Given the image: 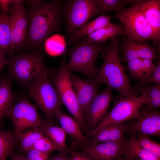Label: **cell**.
<instances>
[{"label":"cell","instance_id":"1","mask_svg":"<svg viewBox=\"0 0 160 160\" xmlns=\"http://www.w3.org/2000/svg\"><path fill=\"white\" fill-rule=\"evenodd\" d=\"M58 0H28V28L25 44L29 49L39 48L52 34L60 31L63 22Z\"/></svg>","mask_w":160,"mask_h":160},{"label":"cell","instance_id":"2","mask_svg":"<svg viewBox=\"0 0 160 160\" xmlns=\"http://www.w3.org/2000/svg\"><path fill=\"white\" fill-rule=\"evenodd\" d=\"M118 37L111 40L104 46L105 60L92 78L99 84H105L118 91L121 97H137L136 91L132 87L120 58Z\"/></svg>","mask_w":160,"mask_h":160},{"label":"cell","instance_id":"3","mask_svg":"<svg viewBox=\"0 0 160 160\" xmlns=\"http://www.w3.org/2000/svg\"><path fill=\"white\" fill-rule=\"evenodd\" d=\"M140 3H134L129 8H124L117 13L116 17L121 22L127 40L133 42L151 40L155 45L159 46L160 38L144 16Z\"/></svg>","mask_w":160,"mask_h":160},{"label":"cell","instance_id":"4","mask_svg":"<svg viewBox=\"0 0 160 160\" xmlns=\"http://www.w3.org/2000/svg\"><path fill=\"white\" fill-rule=\"evenodd\" d=\"M44 55L33 51L22 52L6 58L8 73L22 85H28L41 72L49 71L44 60Z\"/></svg>","mask_w":160,"mask_h":160},{"label":"cell","instance_id":"5","mask_svg":"<svg viewBox=\"0 0 160 160\" xmlns=\"http://www.w3.org/2000/svg\"><path fill=\"white\" fill-rule=\"evenodd\" d=\"M49 71L41 73L28 86L29 95L44 115L46 121L52 122L54 112L60 108L62 102L50 79Z\"/></svg>","mask_w":160,"mask_h":160},{"label":"cell","instance_id":"6","mask_svg":"<svg viewBox=\"0 0 160 160\" xmlns=\"http://www.w3.org/2000/svg\"><path fill=\"white\" fill-rule=\"evenodd\" d=\"M65 55L62 60L60 67L56 74L53 76L55 88L61 102L73 117L84 133L89 132L76 93L73 88L71 73L68 70Z\"/></svg>","mask_w":160,"mask_h":160},{"label":"cell","instance_id":"7","mask_svg":"<svg viewBox=\"0 0 160 160\" xmlns=\"http://www.w3.org/2000/svg\"><path fill=\"white\" fill-rule=\"evenodd\" d=\"M105 50L102 44H90L82 40L67 52L70 57L66 65L68 70L70 73L77 71L88 77H94L98 69L95 65L96 60Z\"/></svg>","mask_w":160,"mask_h":160},{"label":"cell","instance_id":"8","mask_svg":"<svg viewBox=\"0 0 160 160\" xmlns=\"http://www.w3.org/2000/svg\"><path fill=\"white\" fill-rule=\"evenodd\" d=\"M62 15L68 33L86 24L92 17L102 13L96 0H68L62 2Z\"/></svg>","mask_w":160,"mask_h":160},{"label":"cell","instance_id":"9","mask_svg":"<svg viewBox=\"0 0 160 160\" xmlns=\"http://www.w3.org/2000/svg\"><path fill=\"white\" fill-rule=\"evenodd\" d=\"M146 102V97L144 95L139 97H121L101 123L84 135L80 141L82 142L108 124L136 119L139 115L140 108Z\"/></svg>","mask_w":160,"mask_h":160},{"label":"cell","instance_id":"10","mask_svg":"<svg viewBox=\"0 0 160 160\" xmlns=\"http://www.w3.org/2000/svg\"><path fill=\"white\" fill-rule=\"evenodd\" d=\"M4 116L11 119L16 135L29 128L40 127L42 121L35 106L23 95L10 107Z\"/></svg>","mask_w":160,"mask_h":160},{"label":"cell","instance_id":"11","mask_svg":"<svg viewBox=\"0 0 160 160\" xmlns=\"http://www.w3.org/2000/svg\"><path fill=\"white\" fill-rule=\"evenodd\" d=\"M23 2L21 0H10L13 9L8 18L12 51L20 48L24 44L27 36L28 20Z\"/></svg>","mask_w":160,"mask_h":160},{"label":"cell","instance_id":"12","mask_svg":"<svg viewBox=\"0 0 160 160\" xmlns=\"http://www.w3.org/2000/svg\"><path fill=\"white\" fill-rule=\"evenodd\" d=\"M136 120L127 124L126 132L140 133L148 136H160V112L156 109L143 106L139 109Z\"/></svg>","mask_w":160,"mask_h":160},{"label":"cell","instance_id":"13","mask_svg":"<svg viewBox=\"0 0 160 160\" xmlns=\"http://www.w3.org/2000/svg\"><path fill=\"white\" fill-rule=\"evenodd\" d=\"M111 89L107 86L98 93L86 110L84 116L89 132L97 127L108 113L112 98Z\"/></svg>","mask_w":160,"mask_h":160},{"label":"cell","instance_id":"14","mask_svg":"<svg viewBox=\"0 0 160 160\" xmlns=\"http://www.w3.org/2000/svg\"><path fill=\"white\" fill-rule=\"evenodd\" d=\"M127 139L120 140L92 143L84 145L79 144L85 153L96 160H115L123 155L124 146Z\"/></svg>","mask_w":160,"mask_h":160},{"label":"cell","instance_id":"15","mask_svg":"<svg viewBox=\"0 0 160 160\" xmlns=\"http://www.w3.org/2000/svg\"><path fill=\"white\" fill-rule=\"evenodd\" d=\"M71 77L73 88L84 116L87 108L98 93L99 84L93 79H84L71 73Z\"/></svg>","mask_w":160,"mask_h":160},{"label":"cell","instance_id":"16","mask_svg":"<svg viewBox=\"0 0 160 160\" xmlns=\"http://www.w3.org/2000/svg\"><path fill=\"white\" fill-rule=\"evenodd\" d=\"M113 18L110 14L101 15L81 28L68 33L67 42L78 43L81 37L90 35L110 23Z\"/></svg>","mask_w":160,"mask_h":160},{"label":"cell","instance_id":"17","mask_svg":"<svg viewBox=\"0 0 160 160\" xmlns=\"http://www.w3.org/2000/svg\"><path fill=\"white\" fill-rule=\"evenodd\" d=\"M127 129V125L124 122L108 124L91 135L90 143L121 140L124 139V134L126 132Z\"/></svg>","mask_w":160,"mask_h":160},{"label":"cell","instance_id":"18","mask_svg":"<svg viewBox=\"0 0 160 160\" xmlns=\"http://www.w3.org/2000/svg\"><path fill=\"white\" fill-rule=\"evenodd\" d=\"M125 34L121 24L111 23L99 30L87 36L82 40L90 44H102L109 39Z\"/></svg>","mask_w":160,"mask_h":160},{"label":"cell","instance_id":"19","mask_svg":"<svg viewBox=\"0 0 160 160\" xmlns=\"http://www.w3.org/2000/svg\"><path fill=\"white\" fill-rule=\"evenodd\" d=\"M54 116L58 120L65 133L74 139L72 148H75L84 135L82 130L74 119L63 112L60 108L55 111Z\"/></svg>","mask_w":160,"mask_h":160},{"label":"cell","instance_id":"20","mask_svg":"<svg viewBox=\"0 0 160 160\" xmlns=\"http://www.w3.org/2000/svg\"><path fill=\"white\" fill-rule=\"evenodd\" d=\"M140 5L147 22L160 38V0H147Z\"/></svg>","mask_w":160,"mask_h":160},{"label":"cell","instance_id":"21","mask_svg":"<svg viewBox=\"0 0 160 160\" xmlns=\"http://www.w3.org/2000/svg\"><path fill=\"white\" fill-rule=\"evenodd\" d=\"M135 87L141 95L145 96L146 102L145 104L146 105V107L153 109L160 108V85L154 84L149 85L147 83L140 82Z\"/></svg>","mask_w":160,"mask_h":160},{"label":"cell","instance_id":"22","mask_svg":"<svg viewBox=\"0 0 160 160\" xmlns=\"http://www.w3.org/2000/svg\"><path fill=\"white\" fill-rule=\"evenodd\" d=\"M123 154L135 156L140 160H160V158L149 153L139 144L135 133L131 135V137L127 139L124 147Z\"/></svg>","mask_w":160,"mask_h":160},{"label":"cell","instance_id":"23","mask_svg":"<svg viewBox=\"0 0 160 160\" xmlns=\"http://www.w3.org/2000/svg\"><path fill=\"white\" fill-rule=\"evenodd\" d=\"M14 100L11 80L1 79L0 80V126L3 117L13 105Z\"/></svg>","mask_w":160,"mask_h":160},{"label":"cell","instance_id":"24","mask_svg":"<svg viewBox=\"0 0 160 160\" xmlns=\"http://www.w3.org/2000/svg\"><path fill=\"white\" fill-rule=\"evenodd\" d=\"M52 122L42 121L41 127L44 136L52 141L57 146L68 149L66 144V133L61 127L55 126Z\"/></svg>","mask_w":160,"mask_h":160},{"label":"cell","instance_id":"25","mask_svg":"<svg viewBox=\"0 0 160 160\" xmlns=\"http://www.w3.org/2000/svg\"><path fill=\"white\" fill-rule=\"evenodd\" d=\"M18 142L17 136L14 130L0 129V160H7Z\"/></svg>","mask_w":160,"mask_h":160},{"label":"cell","instance_id":"26","mask_svg":"<svg viewBox=\"0 0 160 160\" xmlns=\"http://www.w3.org/2000/svg\"><path fill=\"white\" fill-rule=\"evenodd\" d=\"M16 135L20 142V149L23 152L30 149L38 140L44 136L40 127L25 130Z\"/></svg>","mask_w":160,"mask_h":160},{"label":"cell","instance_id":"27","mask_svg":"<svg viewBox=\"0 0 160 160\" xmlns=\"http://www.w3.org/2000/svg\"><path fill=\"white\" fill-rule=\"evenodd\" d=\"M0 49L5 55L12 52L8 16L2 14H0Z\"/></svg>","mask_w":160,"mask_h":160},{"label":"cell","instance_id":"28","mask_svg":"<svg viewBox=\"0 0 160 160\" xmlns=\"http://www.w3.org/2000/svg\"><path fill=\"white\" fill-rule=\"evenodd\" d=\"M147 0H96L102 13L107 11H114L117 13L125 8L129 4L141 3Z\"/></svg>","mask_w":160,"mask_h":160},{"label":"cell","instance_id":"29","mask_svg":"<svg viewBox=\"0 0 160 160\" xmlns=\"http://www.w3.org/2000/svg\"><path fill=\"white\" fill-rule=\"evenodd\" d=\"M133 42L139 57L149 59L153 61L159 60L160 56L159 46L151 45L146 41Z\"/></svg>","mask_w":160,"mask_h":160},{"label":"cell","instance_id":"30","mask_svg":"<svg viewBox=\"0 0 160 160\" xmlns=\"http://www.w3.org/2000/svg\"><path fill=\"white\" fill-rule=\"evenodd\" d=\"M46 41V49L50 55H60L65 50L66 44L63 36L56 35L50 37Z\"/></svg>","mask_w":160,"mask_h":160},{"label":"cell","instance_id":"31","mask_svg":"<svg viewBox=\"0 0 160 160\" xmlns=\"http://www.w3.org/2000/svg\"><path fill=\"white\" fill-rule=\"evenodd\" d=\"M31 149L44 152L57 151L60 153L65 155L71 153L72 151L69 148L65 149L57 146L49 138L44 136L38 140L30 149Z\"/></svg>","mask_w":160,"mask_h":160},{"label":"cell","instance_id":"32","mask_svg":"<svg viewBox=\"0 0 160 160\" xmlns=\"http://www.w3.org/2000/svg\"><path fill=\"white\" fill-rule=\"evenodd\" d=\"M136 134L139 144L149 153L160 158V144L151 139L148 136L140 133Z\"/></svg>","mask_w":160,"mask_h":160},{"label":"cell","instance_id":"33","mask_svg":"<svg viewBox=\"0 0 160 160\" xmlns=\"http://www.w3.org/2000/svg\"><path fill=\"white\" fill-rule=\"evenodd\" d=\"M119 51H121L120 58L122 61H128L138 57V55L133 42L125 39L119 42Z\"/></svg>","mask_w":160,"mask_h":160},{"label":"cell","instance_id":"34","mask_svg":"<svg viewBox=\"0 0 160 160\" xmlns=\"http://www.w3.org/2000/svg\"><path fill=\"white\" fill-rule=\"evenodd\" d=\"M142 58L138 57L128 62L127 69L130 75L133 78L145 83V79L143 75L142 65Z\"/></svg>","mask_w":160,"mask_h":160},{"label":"cell","instance_id":"35","mask_svg":"<svg viewBox=\"0 0 160 160\" xmlns=\"http://www.w3.org/2000/svg\"><path fill=\"white\" fill-rule=\"evenodd\" d=\"M28 160H49L51 152H44L31 149L24 152Z\"/></svg>","mask_w":160,"mask_h":160},{"label":"cell","instance_id":"36","mask_svg":"<svg viewBox=\"0 0 160 160\" xmlns=\"http://www.w3.org/2000/svg\"><path fill=\"white\" fill-rule=\"evenodd\" d=\"M141 65L145 82L147 80L152 73L155 70L156 65L153 62V60L149 59L142 58Z\"/></svg>","mask_w":160,"mask_h":160},{"label":"cell","instance_id":"37","mask_svg":"<svg viewBox=\"0 0 160 160\" xmlns=\"http://www.w3.org/2000/svg\"><path fill=\"white\" fill-rule=\"evenodd\" d=\"M159 59L155 63V70L149 77L147 83H151L154 84L160 85V62Z\"/></svg>","mask_w":160,"mask_h":160},{"label":"cell","instance_id":"38","mask_svg":"<svg viewBox=\"0 0 160 160\" xmlns=\"http://www.w3.org/2000/svg\"><path fill=\"white\" fill-rule=\"evenodd\" d=\"M10 5V0H0V8L2 15H7L11 12L12 9L9 7Z\"/></svg>","mask_w":160,"mask_h":160},{"label":"cell","instance_id":"39","mask_svg":"<svg viewBox=\"0 0 160 160\" xmlns=\"http://www.w3.org/2000/svg\"><path fill=\"white\" fill-rule=\"evenodd\" d=\"M9 157L11 160H28L24 156L12 152Z\"/></svg>","mask_w":160,"mask_h":160},{"label":"cell","instance_id":"40","mask_svg":"<svg viewBox=\"0 0 160 160\" xmlns=\"http://www.w3.org/2000/svg\"><path fill=\"white\" fill-rule=\"evenodd\" d=\"M5 54L0 49V73L3 70L6 64V59Z\"/></svg>","mask_w":160,"mask_h":160},{"label":"cell","instance_id":"41","mask_svg":"<svg viewBox=\"0 0 160 160\" xmlns=\"http://www.w3.org/2000/svg\"><path fill=\"white\" fill-rule=\"evenodd\" d=\"M70 157L66 155L60 153L59 155L50 157L49 160H69Z\"/></svg>","mask_w":160,"mask_h":160},{"label":"cell","instance_id":"42","mask_svg":"<svg viewBox=\"0 0 160 160\" xmlns=\"http://www.w3.org/2000/svg\"><path fill=\"white\" fill-rule=\"evenodd\" d=\"M69 160H81V153L76 151H72Z\"/></svg>","mask_w":160,"mask_h":160},{"label":"cell","instance_id":"43","mask_svg":"<svg viewBox=\"0 0 160 160\" xmlns=\"http://www.w3.org/2000/svg\"><path fill=\"white\" fill-rule=\"evenodd\" d=\"M117 160H140L136 157L132 156H120L118 157Z\"/></svg>","mask_w":160,"mask_h":160},{"label":"cell","instance_id":"44","mask_svg":"<svg viewBox=\"0 0 160 160\" xmlns=\"http://www.w3.org/2000/svg\"><path fill=\"white\" fill-rule=\"evenodd\" d=\"M81 160H95L93 157L85 153H81Z\"/></svg>","mask_w":160,"mask_h":160},{"label":"cell","instance_id":"45","mask_svg":"<svg viewBox=\"0 0 160 160\" xmlns=\"http://www.w3.org/2000/svg\"><path fill=\"white\" fill-rule=\"evenodd\" d=\"M0 14H2L0 8Z\"/></svg>","mask_w":160,"mask_h":160},{"label":"cell","instance_id":"46","mask_svg":"<svg viewBox=\"0 0 160 160\" xmlns=\"http://www.w3.org/2000/svg\"></svg>","mask_w":160,"mask_h":160}]
</instances>
